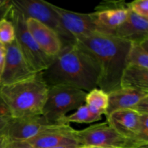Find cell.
Segmentation results:
<instances>
[{
	"instance_id": "1",
	"label": "cell",
	"mask_w": 148,
	"mask_h": 148,
	"mask_svg": "<svg viewBox=\"0 0 148 148\" xmlns=\"http://www.w3.org/2000/svg\"><path fill=\"white\" fill-rule=\"evenodd\" d=\"M41 74L49 88L62 85L89 92L98 88L100 67L95 58L75 43L62 47Z\"/></svg>"
},
{
	"instance_id": "2",
	"label": "cell",
	"mask_w": 148,
	"mask_h": 148,
	"mask_svg": "<svg viewBox=\"0 0 148 148\" xmlns=\"http://www.w3.org/2000/svg\"><path fill=\"white\" fill-rule=\"evenodd\" d=\"M76 43L88 51L99 65L98 88L108 94L120 89L132 43L103 33L77 38Z\"/></svg>"
},
{
	"instance_id": "3",
	"label": "cell",
	"mask_w": 148,
	"mask_h": 148,
	"mask_svg": "<svg viewBox=\"0 0 148 148\" xmlns=\"http://www.w3.org/2000/svg\"><path fill=\"white\" fill-rule=\"evenodd\" d=\"M49 87L41 72L22 82L0 86V96L11 118L43 115Z\"/></svg>"
},
{
	"instance_id": "4",
	"label": "cell",
	"mask_w": 148,
	"mask_h": 148,
	"mask_svg": "<svg viewBox=\"0 0 148 148\" xmlns=\"http://www.w3.org/2000/svg\"><path fill=\"white\" fill-rule=\"evenodd\" d=\"M4 18L12 23L15 29L16 41L29 64L36 72H42L53 62L54 57L48 56L39 48L26 27V19L13 7L10 1L2 8Z\"/></svg>"
},
{
	"instance_id": "5",
	"label": "cell",
	"mask_w": 148,
	"mask_h": 148,
	"mask_svg": "<svg viewBox=\"0 0 148 148\" xmlns=\"http://www.w3.org/2000/svg\"><path fill=\"white\" fill-rule=\"evenodd\" d=\"M86 95V92L72 87H49L43 116L51 124H59L68 112L85 105Z\"/></svg>"
},
{
	"instance_id": "6",
	"label": "cell",
	"mask_w": 148,
	"mask_h": 148,
	"mask_svg": "<svg viewBox=\"0 0 148 148\" xmlns=\"http://www.w3.org/2000/svg\"><path fill=\"white\" fill-rule=\"evenodd\" d=\"M10 2L25 19H35L54 30L60 38L62 47L76 43L75 37L65 29L51 7L50 2L43 0H12Z\"/></svg>"
},
{
	"instance_id": "7",
	"label": "cell",
	"mask_w": 148,
	"mask_h": 148,
	"mask_svg": "<svg viewBox=\"0 0 148 148\" xmlns=\"http://www.w3.org/2000/svg\"><path fill=\"white\" fill-rule=\"evenodd\" d=\"M79 146H96L105 148H129V140L121 137L108 121L94 124L75 131Z\"/></svg>"
},
{
	"instance_id": "8",
	"label": "cell",
	"mask_w": 148,
	"mask_h": 148,
	"mask_svg": "<svg viewBox=\"0 0 148 148\" xmlns=\"http://www.w3.org/2000/svg\"><path fill=\"white\" fill-rule=\"evenodd\" d=\"M6 57L0 86L22 82L34 76L36 73L22 53L16 40L6 45Z\"/></svg>"
},
{
	"instance_id": "9",
	"label": "cell",
	"mask_w": 148,
	"mask_h": 148,
	"mask_svg": "<svg viewBox=\"0 0 148 148\" xmlns=\"http://www.w3.org/2000/svg\"><path fill=\"white\" fill-rule=\"evenodd\" d=\"M129 12V3L124 1H104L95 7L92 14L101 33L114 36L127 20Z\"/></svg>"
},
{
	"instance_id": "10",
	"label": "cell",
	"mask_w": 148,
	"mask_h": 148,
	"mask_svg": "<svg viewBox=\"0 0 148 148\" xmlns=\"http://www.w3.org/2000/svg\"><path fill=\"white\" fill-rule=\"evenodd\" d=\"M50 6L57 14L65 29L75 39L79 37H87L95 33H101L95 23L92 12H75L51 3H50Z\"/></svg>"
},
{
	"instance_id": "11",
	"label": "cell",
	"mask_w": 148,
	"mask_h": 148,
	"mask_svg": "<svg viewBox=\"0 0 148 148\" xmlns=\"http://www.w3.org/2000/svg\"><path fill=\"white\" fill-rule=\"evenodd\" d=\"M75 131L70 124H52L27 141L35 148H50L58 145L79 146L75 137Z\"/></svg>"
},
{
	"instance_id": "12",
	"label": "cell",
	"mask_w": 148,
	"mask_h": 148,
	"mask_svg": "<svg viewBox=\"0 0 148 148\" xmlns=\"http://www.w3.org/2000/svg\"><path fill=\"white\" fill-rule=\"evenodd\" d=\"M52 124H53L49 122L43 115L11 118L6 130L5 136L9 141H27Z\"/></svg>"
},
{
	"instance_id": "13",
	"label": "cell",
	"mask_w": 148,
	"mask_h": 148,
	"mask_svg": "<svg viewBox=\"0 0 148 148\" xmlns=\"http://www.w3.org/2000/svg\"><path fill=\"white\" fill-rule=\"evenodd\" d=\"M26 27L39 48L46 54L51 57L59 54L62 43L54 30L33 18L26 19Z\"/></svg>"
},
{
	"instance_id": "14",
	"label": "cell",
	"mask_w": 148,
	"mask_h": 148,
	"mask_svg": "<svg viewBox=\"0 0 148 148\" xmlns=\"http://www.w3.org/2000/svg\"><path fill=\"white\" fill-rule=\"evenodd\" d=\"M114 36L131 43L140 44L148 39V22L130 9L128 17Z\"/></svg>"
},
{
	"instance_id": "15",
	"label": "cell",
	"mask_w": 148,
	"mask_h": 148,
	"mask_svg": "<svg viewBox=\"0 0 148 148\" xmlns=\"http://www.w3.org/2000/svg\"><path fill=\"white\" fill-rule=\"evenodd\" d=\"M140 116L141 115L134 110H121L106 116V121L117 133L130 143L138 131Z\"/></svg>"
},
{
	"instance_id": "16",
	"label": "cell",
	"mask_w": 148,
	"mask_h": 148,
	"mask_svg": "<svg viewBox=\"0 0 148 148\" xmlns=\"http://www.w3.org/2000/svg\"><path fill=\"white\" fill-rule=\"evenodd\" d=\"M108 95V106L106 116L117 111L132 109L147 93L131 88H121Z\"/></svg>"
},
{
	"instance_id": "17",
	"label": "cell",
	"mask_w": 148,
	"mask_h": 148,
	"mask_svg": "<svg viewBox=\"0 0 148 148\" xmlns=\"http://www.w3.org/2000/svg\"><path fill=\"white\" fill-rule=\"evenodd\" d=\"M121 86L148 94V69L128 65L123 74Z\"/></svg>"
},
{
	"instance_id": "18",
	"label": "cell",
	"mask_w": 148,
	"mask_h": 148,
	"mask_svg": "<svg viewBox=\"0 0 148 148\" xmlns=\"http://www.w3.org/2000/svg\"><path fill=\"white\" fill-rule=\"evenodd\" d=\"M102 119V115L94 112L85 104L76 110L74 114L64 117L59 124H70V123L77 124H90Z\"/></svg>"
},
{
	"instance_id": "19",
	"label": "cell",
	"mask_w": 148,
	"mask_h": 148,
	"mask_svg": "<svg viewBox=\"0 0 148 148\" xmlns=\"http://www.w3.org/2000/svg\"><path fill=\"white\" fill-rule=\"evenodd\" d=\"M85 105L94 112L105 115L108 106V95L99 88H95L87 92Z\"/></svg>"
},
{
	"instance_id": "20",
	"label": "cell",
	"mask_w": 148,
	"mask_h": 148,
	"mask_svg": "<svg viewBox=\"0 0 148 148\" xmlns=\"http://www.w3.org/2000/svg\"><path fill=\"white\" fill-rule=\"evenodd\" d=\"M128 65H135L148 69V53L140 44L132 43L128 56Z\"/></svg>"
},
{
	"instance_id": "21",
	"label": "cell",
	"mask_w": 148,
	"mask_h": 148,
	"mask_svg": "<svg viewBox=\"0 0 148 148\" xmlns=\"http://www.w3.org/2000/svg\"><path fill=\"white\" fill-rule=\"evenodd\" d=\"M15 39V29L12 23L4 17L0 19V43L6 46L14 42Z\"/></svg>"
},
{
	"instance_id": "22",
	"label": "cell",
	"mask_w": 148,
	"mask_h": 148,
	"mask_svg": "<svg viewBox=\"0 0 148 148\" xmlns=\"http://www.w3.org/2000/svg\"><path fill=\"white\" fill-rule=\"evenodd\" d=\"M148 143V116L141 115L140 124L137 134L130 142V148Z\"/></svg>"
},
{
	"instance_id": "23",
	"label": "cell",
	"mask_w": 148,
	"mask_h": 148,
	"mask_svg": "<svg viewBox=\"0 0 148 148\" xmlns=\"http://www.w3.org/2000/svg\"><path fill=\"white\" fill-rule=\"evenodd\" d=\"M129 7L135 14L148 22V0H136L129 3Z\"/></svg>"
},
{
	"instance_id": "24",
	"label": "cell",
	"mask_w": 148,
	"mask_h": 148,
	"mask_svg": "<svg viewBox=\"0 0 148 148\" xmlns=\"http://www.w3.org/2000/svg\"><path fill=\"white\" fill-rule=\"evenodd\" d=\"M132 110H134L140 115L148 116V94L142 98Z\"/></svg>"
},
{
	"instance_id": "25",
	"label": "cell",
	"mask_w": 148,
	"mask_h": 148,
	"mask_svg": "<svg viewBox=\"0 0 148 148\" xmlns=\"http://www.w3.org/2000/svg\"><path fill=\"white\" fill-rule=\"evenodd\" d=\"M4 148H35L27 141L23 140H14L8 141Z\"/></svg>"
},
{
	"instance_id": "26",
	"label": "cell",
	"mask_w": 148,
	"mask_h": 148,
	"mask_svg": "<svg viewBox=\"0 0 148 148\" xmlns=\"http://www.w3.org/2000/svg\"><path fill=\"white\" fill-rule=\"evenodd\" d=\"M11 117L10 116H0V137L5 135V132Z\"/></svg>"
},
{
	"instance_id": "27",
	"label": "cell",
	"mask_w": 148,
	"mask_h": 148,
	"mask_svg": "<svg viewBox=\"0 0 148 148\" xmlns=\"http://www.w3.org/2000/svg\"><path fill=\"white\" fill-rule=\"evenodd\" d=\"M6 57V47L4 45L0 43V81L2 76L3 71L4 68Z\"/></svg>"
},
{
	"instance_id": "28",
	"label": "cell",
	"mask_w": 148,
	"mask_h": 148,
	"mask_svg": "<svg viewBox=\"0 0 148 148\" xmlns=\"http://www.w3.org/2000/svg\"><path fill=\"white\" fill-rule=\"evenodd\" d=\"M0 116H10L7 106L1 99V96H0Z\"/></svg>"
},
{
	"instance_id": "29",
	"label": "cell",
	"mask_w": 148,
	"mask_h": 148,
	"mask_svg": "<svg viewBox=\"0 0 148 148\" xmlns=\"http://www.w3.org/2000/svg\"><path fill=\"white\" fill-rule=\"evenodd\" d=\"M9 140L5 135H2L0 137V148H4L6 145L8 143Z\"/></svg>"
},
{
	"instance_id": "30",
	"label": "cell",
	"mask_w": 148,
	"mask_h": 148,
	"mask_svg": "<svg viewBox=\"0 0 148 148\" xmlns=\"http://www.w3.org/2000/svg\"><path fill=\"white\" fill-rule=\"evenodd\" d=\"M140 46H141V47L148 53V39L145 40V41H143V43H140Z\"/></svg>"
},
{
	"instance_id": "31",
	"label": "cell",
	"mask_w": 148,
	"mask_h": 148,
	"mask_svg": "<svg viewBox=\"0 0 148 148\" xmlns=\"http://www.w3.org/2000/svg\"><path fill=\"white\" fill-rule=\"evenodd\" d=\"M79 147V146L77 145H58L50 148H77Z\"/></svg>"
},
{
	"instance_id": "32",
	"label": "cell",
	"mask_w": 148,
	"mask_h": 148,
	"mask_svg": "<svg viewBox=\"0 0 148 148\" xmlns=\"http://www.w3.org/2000/svg\"><path fill=\"white\" fill-rule=\"evenodd\" d=\"M8 0H0V10L8 3Z\"/></svg>"
},
{
	"instance_id": "33",
	"label": "cell",
	"mask_w": 148,
	"mask_h": 148,
	"mask_svg": "<svg viewBox=\"0 0 148 148\" xmlns=\"http://www.w3.org/2000/svg\"><path fill=\"white\" fill-rule=\"evenodd\" d=\"M132 148H148V143L139 145H137V146H135V147H133Z\"/></svg>"
},
{
	"instance_id": "34",
	"label": "cell",
	"mask_w": 148,
	"mask_h": 148,
	"mask_svg": "<svg viewBox=\"0 0 148 148\" xmlns=\"http://www.w3.org/2000/svg\"><path fill=\"white\" fill-rule=\"evenodd\" d=\"M77 148H105V147H96V146H79V147Z\"/></svg>"
}]
</instances>
